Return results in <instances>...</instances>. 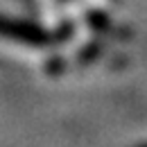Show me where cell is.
I'll use <instances>...</instances> for the list:
<instances>
[{"mask_svg": "<svg viewBox=\"0 0 147 147\" xmlns=\"http://www.w3.org/2000/svg\"><path fill=\"white\" fill-rule=\"evenodd\" d=\"M0 34L9 38H18L30 45H45L50 43V34L41 27L25 25V23H11V20H0Z\"/></svg>", "mask_w": 147, "mask_h": 147, "instance_id": "obj_1", "label": "cell"}, {"mask_svg": "<svg viewBox=\"0 0 147 147\" xmlns=\"http://www.w3.org/2000/svg\"><path fill=\"white\" fill-rule=\"evenodd\" d=\"M138 147H147V143H143V145H138Z\"/></svg>", "mask_w": 147, "mask_h": 147, "instance_id": "obj_3", "label": "cell"}, {"mask_svg": "<svg viewBox=\"0 0 147 147\" xmlns=\"http://www.w3.org/2000/svg\"><path fill=\"white\" fill-rule=\"evenodd\" d=\"M100 55H102V43L100 41H91V43H86L84 48L77 50V61L79 63H91Z\"/></svg>", "mask_w": 147, "mask_h": 147, "instance_id": "obj_2", "label": "cell"}]
</instances>
